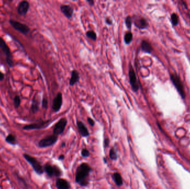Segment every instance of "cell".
I'll use <instances>...</instances> for the list:
<instances>
[{
  "label": "cell",
  "instance_id": "obj_1",
  "mask_svg": "<svg viewBox=\"0 0 190 189\" xmlns=\"http://www.w3.org/2000/svg\"><path fill=\"white\" fill-rule=\"evenodd\" d=\"M91 170L88 164L83 163L77 169L76 182L80 185L85 186L88 184V177Z\"/></svg>",
  "mask_w": 190,
  "mask_h": 189
},
{
  "label": "cell",
  "instance_id": "obj_2",
  "mask_svg": "<svg viewBox=\"0 0 190 189\" xmlns=\"http://www.w3.org/2000/svg\"><path fill=\"white\" fill-rule=\"evenodd\" d=\"M23 157L28 163L32 167L34 171L38 175H42L44 173L43 167L37 159L34 157L25 153L23 154Z\"/></svg>",
  "mask_w": 190,
  "mask_h": 189
},
{
  "label": "cell",
  "instance_id": "obj_3",
  "mask_svg": "<svg viewBox=\"0 0 190 189\" xmlns=\"http://www.w3.org/2000/svg\"><path fill=\"white\" fill-rule=\"evenodd\" d=\"M170 79L174 86L179 92V94L181 96V97L184 99L186 98V95L184 89L183 82L180 77L177 74L172 73L170 74Z\"/></svg>",
  "mask_w": 190,
  "mask_h": 189
},
{
  "label": "cell",
  "instance_id": "obj_4",
  "mask_svg": "<svg viewBox=\"0 0 190 189\" xmlns=\"http://www.w3.org/2000/svg\"><path fill=\"white\" fill-rule=\"evenodd\" d=\"M0 48L2 49L6 56V62L8 65L10 67H13L14 63L13 61L11 52L7 43L4 41V39L1 37H0Z\"/></svg>",
  "mask_w": 190,
  "mask_h": 189
},
{
  "label": "cell",
  "instance_id": "obj_5",
  "mask_svg": "<svg viewBox=\"0 0 190 189\" xmlns=\"http://www.w3.org/2000/svg\"><path fill=\"white\" fill-rule=\"evenodd\" d=\"M9 22L15 30L19 31L24 35L28 34L30 31V28L29 27L25 24L19 22V21H17L14 19H10Z\"/></svg>",
  "mask_w": 190,
  "mask_h": 189
},
{
  "label": "cell",
  "instance_id": "obj_6",
  "mask_svg": "<svg viewBox=\"0 0 190 189\" xmlns=\"http://www.w3.org/2000/svg\"><path fill=\"white\" fill-rule=\"evenodd\" d=\"M57 139L58 137L55 134L46 136L38 142V147L41 148H45L52 146L57 142Z\"/></svg>",
  "mask_w": 190,
  "mask_h": 189
},
{
  "label": "cell",
  "instance_id": "obj_7",
  "mask_svg": "<svg viewBox=\"0 0 190 189\" xmlns=\"http://www.w3.org/2000/svg\"><path fill=\"white\" fill-rule=\"evenodd\" d=\"M129 82H130V84L131 86L132 90L134 92H137L139 89V85L137 82L136 73L131 64H130L129 65Z\"/></svg>",
  "mask_w": 190,
  "mask_h": 189
},
{
  "label": "cell",
  "instance_id": "obj_8",
  "mask_svg": "<svg viewBox=\"0 0 190 189\" xmlns=\"http://www.w3.org/2000/svg\"><path fill=\"white\" fill-rule=\"evenodd\" d=\"M49 123H50V121H40L38 123L25 125L22 129L25 130L41 129L45 128L47 127L48 125H49Z\"/></svg>",
  "mask_w": 190,
  "mask_h": 189
},
{
  "label": "cell",
  "instance_id": "obj_9",
  "mask_svg": "<svg viewBox=\"0 0 190 189\" xmlns=\"http://www.w3.org/2000/svg\"><path fill=\"white\" fill-rule=\"evenodd\" d=\"M67 120L65 118H61L55 125L53 129V134L56 135L61 134L64 132L66 126L67 125Z\"/></svg>",
  "mask_w": 190,
  "mask_h": 189
},
{
  "label": "cell",
  "instance_id": "obj_10",
  "mask_svg": "<svg viewBox=\"0 0 190 189\" xmlns=\"http://www.w3.org/2000/svg\"><path fill=\"white\" fill-rule=\"evenodd\" d=\"M30 8V4L26 1H21L19 4L17 8V12L19 15L25 16L26 15L28 11Z\"/></svg>",
  "mask_w": 190,
  "mask_h": 189
},
{
  "label": "cell",
  "instance_id": "obj_11",
  "mask_svg": "<svg viewBox=\"0 0 190 189\" xmlns=\"http://www.w3.org/2000/svg\"><path fill=\"white\" fill-rule=\"evenodd\" d=\"M62 104V95L61 93H58L56 97L54 98L52 104V109L55 112H58Z\"/></svg>",
  "mask_w": 190,
  "mask_h": 189
},
{
  "label": "cell",
  "instance_id": "obj_12",
  "mask_svg": "<svg viewBox=\"0 0 190 189\" xmlns=\"http://www.w3.org/2000/svg\"><path fill=\"white\" fill-rule=\"evenodd\" d=\"M60 10L63 14L67 18L71 19L73 13V9L69 5H62L60 7Z\"/></svg>",
  "mask_w": 190,
  "mask_h": 189
},
{
  "label": "cell",
  "instance_id": "obj_13",
  "mask_svg": "<svg viewBox=\"0 0 190 189\" xmlns=\"http://www.w3.org/2000/svg\"><path fill=\"white\" fill-rule=\"evenodd\" d=\"M77 125L82 136L86 137L89 135L90 134L88 131V128L84 124V123H82V121H78L77 122Z\"/></svg>",
  "mask_w": 190,
  "mask_h": 189
},
{
  "label": "cell",
  "instance_id": "obj_14",
  "mask_svg": "<svg viewBox=\"0 0 190 189\" xmlns=\"http://www.w3.org/2000/svg\"><path fill=\"white\" fill-rule=\"evenodd\" d=\"M135 25L137 28L141 30H144L148 26V23L147 21H146V19L142 17L136 20L135 21Z\"/></svg>",
  "mask_w": 190,
  "mask_h": 189
},
{
  "label": "cell",
  "instance_id": "obj_15",
  "mask_svg": "<svg viewBox=\"0 0 190 189\" xmlns=\"http://www.w3.org/2000/svg\"><path fill=\"white\" fill-rule=\"evenodd\" d=\"M56 186L58 189H69L70 185L69 182L65 179H59L56 181Z\"/></svg>",
  "mask_w": 190,
  "mask_h": 189
},
{
  "label": "cell",
  "instance_id": "obj_16",
  "mask_svg": "<svg viewBox=\"0 0 190 189\" xmlns=\"http://www.w3.org/2000/svg\"><path fill=\"white\" fill-rule=\"evenodd\" d=\"M80 79L79 73L76 70H73L71 72V77L70 80V85L71 86H74L77 83Z\"/></svg>",
  "mask_w": 190,
  "mask_h": 189
},
{
  "label": "cell",
  "instance_id": "obj_17",
  "mask_svg": "<svg viewBox=\"0 0 190 189\" xmlns=\"http://www.w3.org/2000/svg\"><path fill=\"white\" fill-rule=\"evenodd\" d=\"M141 48L145 53H151L152 52L153 48L151 45L147 41L143 40L141 42Z\"/></svg>",
  "mask_w": 190,
  "mask_h": 189
},
{
  "label": "cell",
  "instance_id": "obj_18",
  "mask_svg": "<svg viewBox=\"0 0 190 189\" xmlns=\"http://www.w3.org/2000/svg\"><path fill=\"white\" fill-rule=\"evenodd\" d=\"M44 171H45L46 174H47L49 176H55V167H52L49 164H46L45 167H43Z\"/></svg>",
  "mask_w": 190,
  "mask_h": 189
},
{
  "label": "cell",
  "instance_id": "obj_19",
  "mask_svg": "<svg viewBox=\"0 0 190 189\" xmlns=\"http://www.w3.org/2000/svg\"><path fill=\"white\" fill-rule=\"evenodd\" d=\"M5 141L8 144L12 145H15L16 144H18V141L16 139V137L13 134H10L5 138Z\"/></svg>",
  "mask_w": 190,
  "mask_h": 189
},
{
  "label": "cell",
  "instance_id": "obj_20",
  "mask_svg": "<svg viewBox=\"0 0 190 189\" xmlns=\"http://www.w3.org/2000/svg\"><path fill=\"white\" fill-rule=\"evenodd\" d=\"M113 180L114 181V182L116 183V184L118 186L122 185L123 184V180H122V178L121 175L118 173H115L112 176Z\"/></svg>",
  "mask_w": 190,
  "mask_h": 189
},
{
  "label": "cell",
  "instance_id": "obj_21",
  "mask_svg": "<svg viewBox=\"0 0 190 189\" xmlns=\"http://www.w3.org/2000/svg\"><path fill=\"white\" fill-rule=\"evenodd\" d=\"M38 110H39V106H38V102L35 99V98H34L31 105V110L32 111L33 113H36V112H38Z\"/></svg>",
  "mask_w": 190,
  "mask_h": 189
},
{
  "label": "cell",
  "instance_id": "obj_22",
  "mask_svg": "<svg viewBox=\"0 0 190 189\" xmlns=\"http://www.w3.org/2000/svg\"><path fill=\"white\" fill-rule=\"evenodd\" d=\"M132 38H133L132 33L131 32H127L124 37V40H125L126 44L127 45L130 44L131 42L132 41Z\"/></svg>",
  "mask_w": 190,
  "mask_h": 189
},
{
  "label": "cell",
  "instance_id": "obj_23",
  "mask_svg": "<svg viewBox=\"0 0 190 189\" xmlns=\"http://www.w3.org/2000/svg\"><path fill=\"white\" fill-rule=\"evenodd\" d=\"M171 21L173 26H176L179 22V16L175 13H172L171 16Z\"/></svg>",
  "mask_w": 190,
  "mask_h": 189
},
{
  "label": "cell",
  "instance_id": "obj_24",
  "mask_svg": "<svg viewBox=\"0 0 190 189\" xmlns=\"http://www.w3.org/2000/svg\"><path fill=\"white\" fill-rule=\"evenodd\" d=\"M87 37L90 39H91L94 41H96L97 39V36L94 31H88L86 32Z\"/></svg>",
  "mask_w": 190,
  "mask_h": 189
},
{
  "label": "cell",
  "instance_id": "obj_25",
  "mask_svg": "<svg viewBox=\"0 0 190 189\" xmlns=\"http://www.w3.org/2000/svg\"><path fill=\"white\" fill-rule=\"evenodd\" d=\"M21 98L19 95H16L13 98V104L15 108H18L21 104Z\"/></svg>",
  "mask_w": 190,
  "mask_h": 189
},
{
  "label": "cell",
  "instance_id": "obj_26",
  "mask_svg": "<svg viewBox=\"0 0 190 189\" xmlns=\"http://www.w3.org/2000/svg\"><path fill=\"white\" fill-rule=\"evenodd\" d=\"M109 155H110V158L111 159H112L113 160H116L117 159V155L116 151H115V150L114 148L111 149Z\"/></svg>",
  "mask_w": 190,
  "mask_h": 189
},
{
  "label": "cell",
  "instance_id": "obj_27",
  "mask_svg": "<svg viewBox=\"0 0 190 189\" xmlns=\"http://www.w3.org/2000/svg\"><path fill=\"white\" fill-rule=\"evenodd\" d=\"M125 23L127 28L129 30H131L132 26V18L131 17V16H127L126 18Z\"/></svg>",
  "mask_w": 190,
  "mask_h": 189
},
{
  "label": "cell",
  "instance_id": "obj_28",
  "mask_svg": "<svg viewBox=\"0 0 190 189\" xmlns=\"http://www.w3.org/2000/svg\"><path fill=\"white\" fill-rule=\"evenodd\" d=\"M81 155L85 158H87L88 156H90V152L88 150V149H84L82 152H81Z\"/></svg>",
  "mask_w": 190,
  "mask_h": 189
},
{
  "label": "cell",
  "instance_id": "obj_29",
  "mask_svg": "<svg viewBox=\"0 0 190 189\" xmlns=\"http://www.w3.org/2000/svg\"><path fill=\"white\" fill-rule=\"evenodd\" d=\"M42 107L43 108L47 109V106H48V101L46 98L43 99L42 102Z\"/></svg>",
  "mask_w": 190,
  "mask_h": 189
},
{
  "label": "cell",
  "instance_id": "obj_30",
  "mask_svg": "<svg viewBox=\"0 0 190 189\" xmlns=\"http://www.w3.org/2000/svg\"><path fill=\"white\" fill-rule=\"evenodd\" d=\"M88 123L92 126L95 125V121H94V120L91 119V118H88Z\"/></svg>",
  "mask_w": 190,
  "mask_h": 189
},
{
  "label": "cell",
  "instance_id": "obj_31",
  "mask_svg": "<svg viewBox=\"0 0 190 189\" xmlns=\"http://www.w3.org/2000/svg\"><path fill=\"white\" fill-rule=\"evenodd\" d=\"M109 143H110V140L108 139H107V138H106L105 140H104V146H105V147H108V145H109Z\"/></svg>",
  "mask_w": 190,
  "mask_h": 189
},
{
  "label": "cell",
  "instance_id": "obj_32",
  "mask_svg": "<svg viewBox=\"0 0 190 189\" xmlns=\"http://www.w3.org/2000/svg\"><path fill=\"white\" fill-rule=\"evenodd\" d=\"M106 22L107 23V24H108L109 25H111L112 24V20L110 19H109V18H107L106 19Z\"/></svg>",
  "mask_w": 190,
  "mask_h": 189
},
{
  "label": "cell",
  "instance_id": "obj_33",
  "mask_svg": "<svg viewBox=\"0 0 190 189\" xmlns=\"http://www.w3.org/2000/svg\"><path fill=\"white\" fill-rule=\"evenodd\" d=\"M4 74L2 72L0 71V80H4Z\"/></svg>",
  "mask_w": 190,
  "mask_h": 189
},
{
  "label": "cell",
  "instance_id": "obj_34",
  "mask_svg": "<svg viewBox=\"0 0 190 189\" xmlns=\"http://www.w3.org/2000/svg\"><path fill=\"white\" fill-rule=\"evenodd\" d=\"M88 2L89 4L90 5V6H94V4H95V2L94 1H92V0H89V1H88Z\"/></svg>",
  "mask_w": 190,
  "mask_h": 189
},
{
  "label": "cell",
  "instance_id": "obj_35",
  "mask_svg": "<svg viewBox=\"0 0 190 189\" xmlns=\"http://www.w3.org/2000/svg\"><path fill=\"white\" fill-rule=\"evenodd\" d=\"M64 159H65V156L64 155H61L59 156V159L61 160H62Z\"/></svg>",
  "mask_w": 190,
  "mask_h": 189
},
{
  "label": "cell",
  "instance_id": "obj_36",
  "mask_svg": "<svg viewBox=\"0 0 190 189\" xmlns=\"http://www.w3.org/2000/svg\"><path fill=\"white\" fill-rule=\"evenodd\" d=\"M65 146V143H62V147Z\"/></svg>",
  "mask_w": 190,
  "mask_h": 189
}]
</instances>
